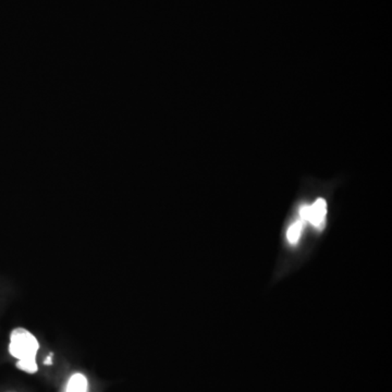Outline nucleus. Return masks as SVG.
Here are the masks:
<instances>
[{
  "label": "nucleus",
  "instance_id": "obj_1",
  "mask_svg": "<svg viewBox=\"0 0 392 392\" xmlns=\"http://www.w3.org/2000/svg\"><path fill=\"white\" fill-rule=\"evenodd\" d=\"M39 342L27 329L17 328L10 336L9 352L18 360H36Z\"/></svg>",
  "mask_w": 392,
  "mask_h": 392
},
{
  "label": "nucleus",
  "instance_id": "obj_2",
  "mask_svg": "<svg viewBox=\"0 0 392 392\" xmlns=\"http://www.w3.org/2000/svg\"><path fill=\"white\" fill-rule=\"evenodd\" d=\"M327 201L324 198H318L312 204H303L299 210V218L303 224L309 222L316 228H322L325 224L327 216Z\"/></svg>",
  "mask_w": 392,
  "mask_h": 392
},
{
  "label": "nucleus",
  "instance_id": "obj_3",
  "mask_svg": "<svg viewBox=\"0 0 392 392\" xmlns=\"http://www.w3.org/2000/svg\"><path fill=\"white\" fill-rule=\"evenodd\" d=\"M88 383L86 376L82 374H74L69 379L66 392H88Z\"/></svg>",
  "mask_w": 392,
  "mask_h": 392
},
{
  "label": "nucleus",
  "instance_id": "obj_4",
  "mask_svg": "<svg viewBox=\"0 0 392 392\" xmlns=\"http://www.w3.org/2000/svg\"><path fill=\"white\" fill-rule=\"evenodd\" d=\"M303 227H304V224L301 220H297V222H293L290 228L288 229V241L292 244L297 243L299 239H300L301 234H302Z\"/></svg>",
  "mask_w": 392,
  "mask_h": 392
}]
</instances>
